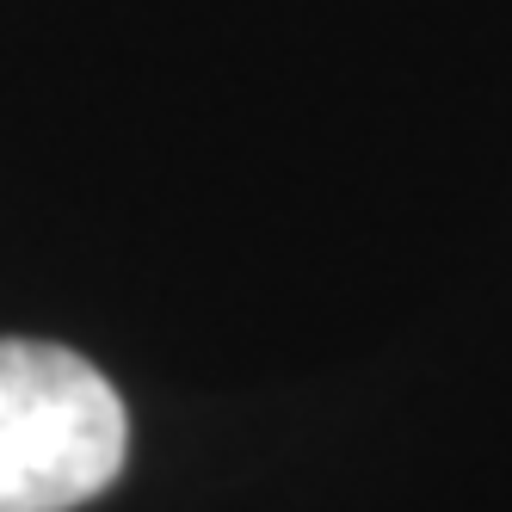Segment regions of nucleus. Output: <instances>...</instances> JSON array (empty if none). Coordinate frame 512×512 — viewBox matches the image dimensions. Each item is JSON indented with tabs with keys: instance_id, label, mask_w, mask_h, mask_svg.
I'll use <instances>...</instances> for the list:
<instances>
[{
	"instance_id": "f257e3e1",
	"label": "nucleus",
	"mask_w": 512,
	"mask_h": 512,
	"mask_svg": "<svg viewBox=\"0 0 512 512\" xmlns=\"http://www.w3.org/2000/svg\"><path fill=\"white\" fill-rule=\"evenodd\" d=\"M130 420L81 352L0 340V512H68L118 482Z\"/></svg>"
}]
</instances>
